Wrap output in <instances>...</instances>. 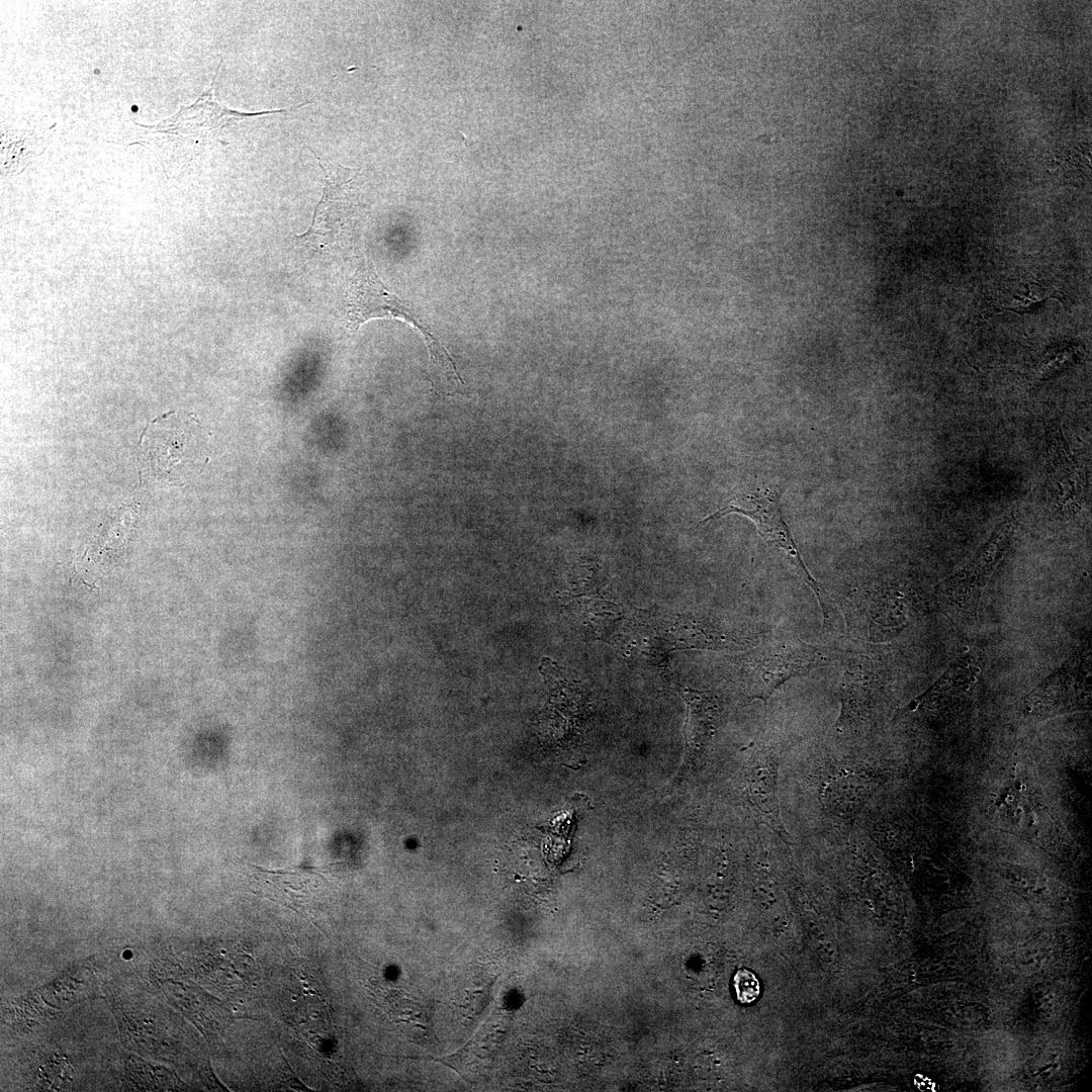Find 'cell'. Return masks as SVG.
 Instances as JSON below:
<instances>
[{
    "instance_id": "9c48e42d",
    "label": "cell",
    "mask_w": 1092,
    "mask_h": 1092,
    "mask_svg": "<svg viewBox=\"0 0 1092 1092\" xmlns=\"http://www.w3.org/2000/svg\"><path fill=\"white\" fill-rule=\"evenodd\" d=\"M733 986L736 998L743 1004L755 1001L760 993V985L757 977L746 969H740L733 978Z\"/></svg>"
},
{
    "instance_id": "ba28073f",
    "label": "cell",
    "mask_w": 1092,
    "mask_h": 1092,
    "mask_svg": "<svg viewBox=\"0 0 1092 1092\" xmlns=\"http://www.w3.org/2000/svg\"><path fill=\"white\" fill-rule=\"evenodd\" d=\"M853 772L841 769L830 776L824 783L821 797L822 804L831 815L844 819L851 816L858 804V796L863 787Z\"/></svg>"
},
{
    "instance_id": "277c9868",
    "label": "cell",
    "mask_w": 1092,
    "mask_h": 1092,
    "mask_svg": "<svg viewBox=\"0 0 1092 1092\" xmlns=\"http://www.w3.org/2000/svg\"><path fill=\"white\" fill-rule=\"evenodd\" d=\"M1010 530L1009 524L1004 525L972 564L937 586L938 601L949 612L964 618H976L983 588L1007 545Z\"/></svg>"
},
{
    "instance_id": "7a4b0ae2",
    "label": "cell",
    "mask_w": 1092,
    "mask_h": 1092,
    "mask_svg": "<svg viewBox=\"0 0 1092 1092\" xmlns=\"http://www.w3.org/2000/svg\"><path fill=\"white\" fill-rule=\"evenodd\" d=\"M835 658L831 649L806 643L795 635H768L744 660L746 694L766 702L787 680L829 665Z\"/></svg>"
},
{
    "instance_id": "8fae6325",
    "label": "cell",
    "mask_w": 1092,
    "mask_h": 1092,
    "mask_svg": "<svg viewBox=\"0 0 1092 1092\" xmlns=\"http://www.w3.org/2000/svg\"><path fill=\"white\" fill-rule=\"evenodd\" d=\"M1014 788H1015L1016 791H1021V790L1025 789V786L1022 784L1021 781L1015 780Z\"/></svg>"
},
{
    "instance_id": "5b68a950",
    "label": "cell",
    "mask_w": 1092,
    "mask_h": 1092,
    "mask_svg": "<svg viewBox=\"0 0 1092 1092\" xmlns=\"http://www.w3.org/2000/svg\"><path fill=\"white\" fill-rule=\"evenodd\" d=\"M247 876L253 892L306 915L328 885L317 869L266 870L249 864Z\"/></svg>"
},
{
    "instance_id": "8992f818",
    "label": "cell",
    "mask_w": 1092,
    "mask_h": 1092,
    "mask_svg": "<svg viewBox=\"0 0 1092 1092\" xmlns=\"http://www.w3.org/2000/svg\"><path fill=\"white\" fill-rule=\"evenodd\" d=\"M779 764V754L775 748L760 745L753 751L746 772L748 800L760 822L785 843L792 844L780 814Z\"/></svg>"
},
{
    "instance_id": "3957f363",
    "label": "cell",
    "mask_w": 1092,
    "mask_h": 1092,
    "mask_svg": "<svg viewBox=\"0 0 1092 1092\" xmlns=\"http://www.w3.org/2000/svg\"><path fill=\"white\" fill-rule=\"evenodd\" d=\"M733 513L749 518L766 543L786 552L798 575L816 595L824 623L830 625L835 612L833 603L821 583L807 569L782 514L779 493L770 489L739 493L725 506L704 518L701 523L704 524Z\"/></svg>"
},
{
    "instance_id": "30bf717a",
    "label": "cell",
    "mask_w": 1092,
    "mask_h": 1092,
    "mask_svg": "<svg viewBox=\"0 0 1092 1092\" xmlns=\"http://www.w3.org/2000/svg\"><path fill=\"white\" fill-rule=\"evenodd\" d=\"M1016 765H1017V760H1014V761H1013V764H1012V767H1011V770H1010V778H1011V779H1012L1013 781H1014V780L1016 779V775H1015V770H1016Z\"/></svg>"
},
{
    "instance_id": "52a82bcc",
    "label": "cell",
    "mask_w": 1092,
    "mask_h": 1092,
    "mask_svg": "<svg viewBox=\"0 0 1092 1092\" xmlns=\"http://www.w3.org/2000/svg\"><path fill=\"white\" fill-rule=\"evenodd\" d=\"M680 697L687 707L684 727L688 760L698 759L712 740L719 724L723 705L719 696L711 691L680 688Z\"/></svg>"
},
{
    "instance_id": "6da1fadb",
    "label": "cell",
    "mask_w": 1092,
    "mask_h": 1092,
    "mask_svg": "<svg viewBox=\"0 0 1092 1092\" xmlns=\"http://www.w3.org/2000/svg\"><path fill=\"white\" fill-rule=\"evenodd\" d=\"M344 318L347 331L356 332L372 318H394L414 327L429 349L431 360L449 384L462 386L455 363L430 321L410 303L390 292L378 277L366 256L349 280L344 294Z\"/></svg>"
}]
</instances>
